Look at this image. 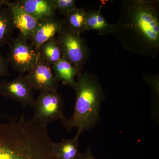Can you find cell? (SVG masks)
Here are the masks:
<instances>
[{
	"label": "cell",
	"instance_id": "obj_16",
	"mask_svg": "<svg viewBox=\"0 0 159 159\" xmlns=\"http://www.w3.org/2000/svg\"><path fill=\"white\" fill-rule=\"evenodd\" d=\"M86 11L83 8H76L65 15V26L70 31L80 34L86 31Z\"/></svg>",
	"mask_w": 159,
	"mask_h": 159
},
{
	"label": "cell",
	"instance_id": "obj_2",
	"mask_svg": "<svg viewBox=\"0 0 159 159\" xmlns=\"http://www.w3.org/2000/svg\"><path fill=\"white\" fill-rule=\"evenodd\" d=\"M47 125L22 117L0 122V159H57Z\"/></svg>",
	"mask_w": 159,
	"mask_h": 159
},
{
	"label": "cell",
	"instance_id": "obj_6",
	"mask_svg": "<svg viewBox=\"0 0 159 159\" xmlns=\"http://www.w3.org/2000/svg\"><path fill=\"white\" fill-rule=\"evenodd\" d=\"M8 44L9 49L6 59L14 70L23 74L37 63L39 57L38 51L28 41L19 36L11 39Z\"/></svg>",
	"mask_w": 159,
	"mask_h": 159
},
{
	"label": "cell",
	"instance_id": "obj_1",
	"mask_svg": "<svg viewBox=\"0 0 159 159\" xmlns=\"http://www.w3.org/2000/svg\"><path fill=\"white\" fill-rule=\"evenodd\" d=\"M113 26L124 50L152 58L158 55V0H123Z\"/></svg>",
	"mask_w": 159,
	"mask_h": 159
},
{
	"label": "cell",
	"instance_id": "obj_10",
	"mask_svg": "<svg viewBox=\"0 0 159 159\" xmlns=\"http://www.w3.org/2000/svg\"><path fill=\"white\" fill-rule=\"evenodd\" d=\"M65 25L64 20L55 18L39 22L31 36V44L38 51L43 44L58 34Z\"/></svg>",
	"mask_w": 159,
	"mask_h": 159
},
{
	"label": "cell",
	"instance_id": "obj_13",
	"mask_svg": "<svg viewBox=\"0 0 159 159\" xmlns=\"http://www.w3.org/2000/svg\"><path fill=\"white\" fill-rule=\"evenodd\" d=\"M52 70L57 82L61 81L65 85L75 89L77 81L74 77L79 73L77 69L64 58L51 66Z\"/></svg>",
	"mask_w": 159,
	"mask_h": 159
},
{
	"label": "cell",
	"instance_id": "obj_19",
	"mask_svg": "<svg viewBox=\"0 0 159 159\" xmlns=\"http://www.w3.org/2000/svg\"><path fill=\"white\" fill-rule=\"evenodd\" d=\"M8 64L6 57L0 53V77L10 75Z\"/></svg>",
	"mask_w": 159,
	"mask_h": 159
},
{
	"label": "cell",
	"instance_id": "obj_5",
	"mask_svg": "<svg viewBox=\"0 0 159 159\" xmlns=\"http://www.w3.org/2000/svg\"><path fill=\"white\" fill-rule=\"evenodd\" d=\"M33 107L34 116L31 120L38 124L47 125L55 120L60 119L62 122L65 119L63 101L57 92H40Z\"/></svg>",
	"mask_w": 159,
	"mask_h": 159
},
{
	"label": "cell",
	"instance_id": "obj_15",
	"mask_svg": "<svg viewBox=\"0 0 159 159\" xmlns=\"http://www.w3.org/2000/svg\"><path fill=\"white\" fill-rule=\"evenodd\" d=\"M38 51L40 58L51 66L62 58L60 48L55 38L43 44Z\"/></svg>",
	"mask_w": 159,
	"mask_h": 159
},
{
	"label": "cell",
	"instance_id": "obj_18",
	"mask_svg": "<svg viewBox=\"0 0 159 159\" xmlns=\"http://www.w3.org/2000/svg\"><path fill=\"white\" fill-rule=\"evenodd\" d=\"M56 10L66 15L69 11L75 9L77 1L75 0H53Z\"/></svg>",
	"mask_w": 159,
	"mask_h": 159
},
{
	"label": "cell",
	"instance_id": "obj_4",
	"mask_svg": "<svg viewBox=\"0 0 159 159\" xmlns=\"http://www.w3.org/2000/svg\"><path fill=\"white\" fill-rule=\"evenodd\" d=\"M57 42L62 58L70 63L78 70L82 71L89 56L90 51L85 40L70 31L65 25L58 34Z\"/></svg>",
	"mask_w": 159,
	"mask_h": 159
},
{
	"label": "cell",
	"instance_id": "obj_11",
	"mask_svg": "<svg viewBox=\"0 0 159 159\" xmlns=\"http://www.w3.org/2000/svg\"><path fill=\"white\" fill-rule=\"evenodd\" d=\"M18 2L28 13L39 21L55 18L56 10L53 0H19Z\"/></svg>",
	"mask_w": 159,
	"mask_h": 159
},
{
	"label": "cell",
	"instance_id": "obj_3",
	"mask_svg": "<svg viewBox=\"0 0 159 159\" xmlns=\"http://www.w3.org/2000/svg\"><path fill=\"white\" fill-rule=\"evenodd\" d=\"M77 76L74 114L70 118H66L61 122L68 131L77 127V134L80 135L83 131L93 127L99 121L104 94L98 77L94 74L81 71Z\"/></svg>",
	"mask_w": 159,
	"mask_h": 159
},
{
	"label": "cell",
	"instance_id": "obj_9",
	"mask_svg": "<svg viewBox=\"0 0 159 159\" xmlns=\"http://www.w3.org/2000/svg\"><path fill=\"white\" fill-rule=\"evenodd\" d=\"M9 9L15 29L19 30L20 37L27 41L31 40L39 21L27 12L18 1H8L6 5Z\"/></svg>",
	"mask_w": 159,
	"mask_h": 159
},
{
	"label": "cell",
	"instance_id": "obj_8",
	"mask_svg": "<svg viewBox=\"0 0 159 159\" xmlns=\"http://www.w3.org/2000/svg\"><path fill=\"white\" fill-rule=\"evenodd\" d=\"M0 94L17 100L24 107L27 106L33 107L35 101L33 98V89L23 74H20L11 81L5 80H1Z\"/></svg>",
	"mask_w": 159,
	"mask_h": 159
},
{
	"label": "cell",
	"instance_id": "obj_12",
	"mask_svg": "<svg viewBox=\"0 0 159 159\" xmlns=\"http://www.w3.org/2000/svg\"><path fill=\"white\" fill-rule=\"evenodd\" d=\"M102 7L101 4L97 11L89 10L86 11V31L92 30L96 31L101 35L113 34V24L108 23L102 15L101 12Z\"/></svg>",
	"mask_w": 159,
	"mask_h": 159
},
{
	"label": "cell",
	"instance_id": "obj_7",
	"mask_svg": "<svg viewBox=\"0 0 159 159\" xmlns=\"http://www.w3.org/2000/svg\"><path fill=\"white\" fill-rule=\"evenodd\" d=\"M25 77L33 89L40 92H57V81L51 66L39 57L37 63Z\"/></svg>",
	"mask_w": 159,
	"mask_h": 159
},
{
	"label": "cell",
	"instance_id": "obj_21",
	"mask_svg": "<svg viewBox=\"0 0 159 159\" xmlns=\"http://www.w3.org/2000/svg\"><path fill=\"white\" fill-rule=\"evenodd\" d=\"M8 2V1H6V0H0V9L2 8V6L4 5H6V6Z\"/></svg>",
	"mask_w": 159,
	"mask_h": 159
},
{
	"label": "cell",
	"instance_id": "obj_20",
	"mask_svg": "<svg viewBox=\"0 0 159 159\" xmlns=\"http://www.w3.org/2000/svg\"><path fill=\"white\" fill-rule=\"evenodd\" d=\"M77 159H97L93 156L91 147H89L84 153L80 152Z\"/></svg>",
	"mask_w": 159,
	"mask_h": 159
},
{
	"label": "cell",
	"instance_id": "obj_14",
	"mask_svg": "<svg viewBox=\"0 0 159 159\" xmlns=\"http://www.w3.org/2000/svg\"><path fill=\"white\" fill-rule=\"evenodd\" d=\"M77 134L74 139H63L58 142H53L54 153L57 159H77L80 152L79 138Z\"/></svg>",
	"mask_w": 159,
	"mask_h": 159
},
{
	"label": "cell",
	"instance_id": "obj_17",
	"mask_svg": "<svg viewBox=\"0 0 159 159\" xmlns=\"http://www.w3.org/2000/svg\"><path fill=\"white\" fill-rule=\"evenodd\" d=\"M15 27L8 7L0 9V48L9 43Z\"/></svg>",
	"mask_w": 159,
	"mask_h": 159
}]
</instances>
